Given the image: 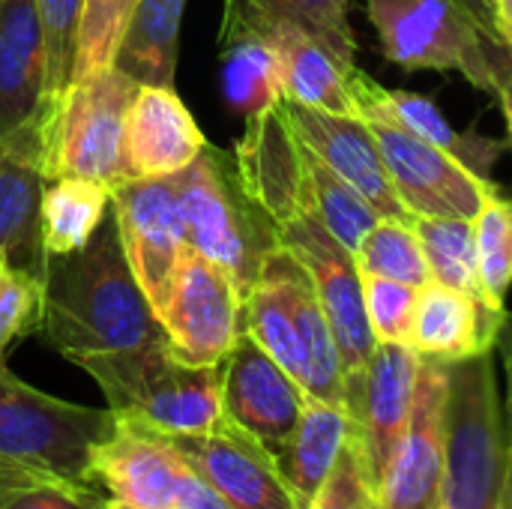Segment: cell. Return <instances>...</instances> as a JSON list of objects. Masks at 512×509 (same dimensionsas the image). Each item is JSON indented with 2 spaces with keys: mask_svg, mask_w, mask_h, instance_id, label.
I'll return each mask as SVG.
<instances>
[{
  "mask_svg": "<svg viewBox=\"0 0 512 509\" xmlns=\"http://www.w3.org/2000/svg\"><path fill=\"white\" fill-rule=\"evenodd\" d=\"M42 285L39 333L69 363L168 342L126 258L114 210L84 249L45 255Z\"/></svg>",
  "mask_w": 512,
  "mask_h": 509,
  "instance_id": "obj_1",
  "label": "cell"
},
{
  "mask_svg": "<svg viewBox=\"0 0 512 509\" xmlns=\"http://www.w3.org/2000/svg\"><path fill=\"white\" fill-rule=\"evenodd\" d=\"M75 366L99 384L117 417L162 435H201L225 420L219 366H189L171 354L168 342L93 354Z\"/></svg>",
  "mask_w": 512,
  "mask_h": 509,
  "instance_id": "obj_2",
  "label": "cell"
},
{
  "mask_svg": "<svg viewBox=\"0 0 512 509\" xmlns=\"http://www.w3.org/2000/svg\"><path fill=\"white\" fill-rule=\"evenodd\" d=\"M492 354L447 363L441 509H512L504 402Z\"/></svg>",
  "mask_w": 512,
  "mask_h": 509,
  "instance_id": "obj_3",
  "label": "cell"
},
{
  "mask_svg": "<svg viewBox=\"0 0 512 509\" xmlns=\"http://www.w3.org/2000/svg\"><path fill=\"white\" fill-rule=\"evenodd\" d=\"M138 81L117 66L72 81L39 117V159L45 180L87 177L117 189L132 177L126 159V117Z\"/></svg>",
  "mask_w": 512,
  "mask_h": 509,
  "instance_id": "obj_4",
  "label": "cell"
},
{
  "mask_svg": "<svg viewBox=\"0 0 512 509\" xmlns=\"http://www.w3.org/2000/svg\"><path fill=\"white\" fill-rule=\"evenodd\" d=\"M174 177L189 246L216 261L246 297L279 246L273 219L246 195L234 159L210 144Z\"/></svg>",
  "mask_w": 512,
  "mask_h": 509,
  "instance_id": "obj_5",
  "label": "cell"
},
{
  "mask_svg": "<svg viewBox=\"0 0 512 509\" xmlns=\"http://www.w3.org/2000/svg\"><path fill=\"white\" fill-rule=\"evenodd\" d=\"M111 426V408H84L54 399L24 384L0 360V465L96 486L90 453Z\"/></svg>",
  "mask_w": 512,
  "mask_h": 509,
  "instance_id": "obj_6",
  "label": "cell"
},
{
  "mask_svg": "<svg viewBox=\"0 0 512 509\" xmlns=\"http://www.w3.org/2000/svg\"><path fill=\"white\" fill-rule=\"evenodd\" d=\"M381 54L405 72H459L477 90L498 84V48L459 0H366Z\"/></svg>",
  "mask_w": 512,
  "mask_h": 509,
  "instance_id": "obj_7",
  "label": "cell"
},
{
  "mask_svg": "<svg viewBox=\"0 0 512 509\" xmlns=\"http://www.w3.org/2000/svg\"><path fill=\"white\" fill-rule=\"evenodd\" d=\"M279 246H285L303 264L315 285L321 309L339 342L348 390V384L363 378L378 348V339L366 315L363 273L357 267V258L318 222L315 213H306L279 228Z\"/></svg>",
  "mask_w": 512,
  "mask_h": 509,
  "instance_id": "obj_8",
  "label": "cell"
},
{
  "mask_svg": "<svg viewBox=\"0 0 512 509\" xmlns=\"http://www.w3.org/2000/svg\"><path fill=\"white\" fill-rule=\"evenodd\" d=\"M156 318L177 360L219 366L243 333V294L216 261L189 246Z\"/></svg>",
  "mask_w": 512,
  "mask_h": 509,
  "instance_id": "obj_9",
  "label": "cell"
},
{
  "mask_svg": "<svg viewBox=\"0 0 512 509\" xmlns=\"http://www.w3.org/2000/svg\"><path fill=\"white\" fill-rule=\"evenodd\" d=\"M360 117L372 126L381 156L387 162L390 180L402 204L411 210V216L477 219L486 198L498 192L492 180L480 177L447 150L417 138L396 120L375 114V111L360 114Z\"/></svg>",
  "mask_w": 512,
  "mask_h": 509,
  "instance_id": "obj_10",
  "label": "cell"
},
{
  "mask_svg": "<svg viewBox=\"0 0 512 509\" xmlns=\"http://www.w3.org/2000/svg\"><path fill=\"white\" fill-rule=\"evenodd\" d=\"M111 210L126 258L153 312L165 306L189 252L177 177H135L111 189Z\"/></svg>",
  "mask_w": 512,
  "mask_h": 509,
  "instance_id": "obj_11",
  "label": "cell"
},
{
  "mask_svg": "<svg viewBox=\"0 0 512 509\" xmlns=\"http://www.w3.org/2000/svg\"><path fill=\"white\" fill-rule=\"evenodd\" d=\"M234 165L246 195L273 219L276 231L312 213V180L306 144L297 135L285 99L246 117Z\"/></svg>",
  "mask_w": 512,
  "mask_h": 509,
  "instance_id": "obj_12",
  "label": "cell"
},
{
  "mask_svg": "<svg viewBox=\"0 0 512 509\" xmlns=\"http://www.w3.org/2000/svg\"><path fill=\"white\" fill-rule=\"evenodd\" d=\"M114 414V411H111ZM192 465L168 435L114 414L111 432L90 453V474L108 501L147 509H177Z\"/></svg>",
  "mask_w": 512,
  "mask_h": 509,
  "instance_id": "obj_13",
  "label": "cell"
},
{
  "mask_svg": "<svg viewBox=\"0 0 512 509\" xmlns=\"http://www.w3.org/2000/svg\"><path fill=\"white\" fill-rule=\"evenodd\" d=\"M225 420L276 453L306 408V390L249 333L219 363Z\"/></svg>",
  "mask_w": 512,
  "mask_h": 509,
  "instance_id": "obj_14",
  "label": "cell"
},
{
  "mask_svg": "<svg viewBox=\"0 0 512 509\" xmlns=\"http://www.w3.org/2000/svg\"><path fill=\"white\" fill-rule=\"evenodd\" d=\"M447 363L426 360L408 432L381 477L384 509H441L447 462Z\"/></svg>",
  "mask_w": 512,
  "mask_h": 509,
  "instance_id": "obj_15",
  "label": "cell"
},
{
  "mask_svg": "<svg viewBox=\"0 0 512 509\" xmlns=\"http://www.w3.org/2000/svg\"><path fill=\"white\" fill-rule=\"evenodd\" d=\"M180 456L234 509H300L273 453L222 420L201 435H168Z\"/></svg>",
  "mask_w": 512,
  "mask_h": 509,
  "instance_id": "obj_16",
  "label": "cell"
},
{
  "mask_svg": "<svg viewBox=\"0 0 512 509\" xmlns=\"http://www.w3.org/2000/svg\"><path fill=\"white\" fill-rule=\"evenodd\" d=\"M420 372L423 357L411 345H378L363 378L345 390V408L360 426L378 486L408 432Z\"/></svg>",
  "mask_w": 512,
  "mask_h": 509,
  "instance_id": "obj_17",
  "label": "cell"
},
{
  "mask_svg": "<svg viewBox=\"0 0 512 509\" xmlns=\"http://www.w3.org/2000/svg\"><path fill=\"white\" fill-rule=\"evenodd\" d=\"M288 105V117L303 138V144L342 180H348L384 219L414 222L411 210L402 204L387 162L381 156L378 138L363 117L351 114H330L318 108H303L294 102Z\"/></svg>",
  "mask_w": 512,
  "mask_h": 509,
  "instance_id": "obj_18",
  "label": "cell"
},
{
  "mask_svg": "<svg viewBox=\"0 0 512 509\" xmlns=\"http://www.w3.org/2000/svg\"><path fill=\"white\" fill-rule=\"evenodd\" d=\"M48 54L36 0H0V141L39 126Z\"/></svg>",
  "mask_w": 512,
  "mask_h": 509,
  "instance_id": "obj_19",
  "label": "cell"
},
{
  "mask_svg": "<svg viewBox=\"0 0 512 509\" xmlns=\"http://www.w3.org/2000/svg\"><path fill=\"white\" fill-rule=\"evenodd\" d=\"M507 318V306L477 300L465 291H456L432 279L420 288L408 345L420 357L438 363L471 360L480 354H492L498 348Z\"/></svg>",
  "mask_w": 512,
  "mask_h": 509,
  "instance_id": "obj_20",
  "label": "cell"
},
{
  "mask_svg": "<svg viewBox=\"0 0 512 509\" xmlns=\"http://www.w3.org/2000/svg\"><path fill=\"white\" fill-rule=\"evenodd\" d=\"M207 138L174 87L141 84L126 117V159L132 177H174L189 168Z\"/></svg>",
  "mask_w": 512,
  "mask_h": 509,
  "instance_id": "obj_21",
  "label": "cell"
},
{
  "mask_svg": "<svg viewBox=\"0 0 512 509\" xmlns=\"http://www.w3.org/2000/svg\"><path fill=\"white\" fill-rule=\"evenodd\" d=\"M39 129L0 141V255L42 276V192Z\"/></svg>",
  "mask_w": 512,
  "mask_h": 509,
  "instance_id": "obj_22",
  "label": "cell"
},
{
  "mask_svg": "<svg viewBox=\"0 0 512 509\" xmlns=\"http://www.w3.org/2000/svg\"><path fill=\"white\" fill-rule=\"evenodd\" d=\"M351 84H354V96H357L360 114L375 111V114H384V117L396 120L399 126H405L417 138L447 150L450 156H456L459 162H465L471 171H477L486 180H489V171L498 165V159L510 150L507 141L483 138L477 129L459 132L447 120V114L432 99H426L420 93L381 87L378 81H372L360 69L351 72Z\"/></svg>",
  "mask_w": 512,
  "mask_h": 509,
  "instance_id": "obj_23",
  "label": "cell"
},
{
  "mask_svg": "<svg viewBox=\"0 0 512 509\" xmlns=\"http://www.w3.org/2000/svg\"><path fill=\"white\" fill-rule=\"evenodd\" d=\"M360 432L348 408L321 399H306L303 417L288 435V441L273 453L276 468L288 489L294 492L300 509L312 507L321 486L333 474L342 450Z\"/></svg>",
  "mask_w": 512,
  "mask_h": 509,
  "instance_id": "obj_24",
  "label": "cell"
},
{
  "mask_svg": "<svg viewBox=\"0 0 512 509\" xmlns=\"http://www.w3.org/2000/svg\"><path fill=\"white\" fill-rule=\"evenodd\" d=\"M270 39L276 42L282 63L285 102L360 117V105L351 84V72L357 69V63H345L333 48L297 27L273 30Z\"/></svg>",
  "mask_w": 512,
  "mask_h": 509,
  "instance_id": "obj_25",
  "label": "cell"
},
{
  "mask_svg": "<svg viewBox=\"0 0 512 509\" xmlns=\"http://www.w3.org/2000/svg\"><path fill=\"white\" fill-rule=\"evenodd\" d=\"M351 0H225L222 39L240 33H264L282 27H297L327 48H333L345 63H354L357 36L351 27Z\"/></svg>",
  "mask_w": 512,
  "mask_h": 509,
  "instance_id": "obj_26",
  "label": "cell"
},
{
  "mask_svg": "<svg viewBox=\"0 0 512 509\" xmlns=\"http://www.w3.org/2000/svg\"><path fill=\"white\" fill-rule=\"evenodd\" d=\"M183 12L186 0H138L114 66L138 84L174 87Z\"/></svg>",
  "mask_w": 512,
  "mask_h": 509,
  "instance_id": "obj_27",
  "label": "cell"
},
{
  "mask_svg": "<svg viewBox=\"0 0 512 509\" xmlns=\"http://www.w3.org/2000/svg\"><path fill=\"white\" fill-rule=\"evenodd\" d=\"M111 213V189L87 177L48 180L42 192V249L69 255L90 243Z\"/></svg>",
  "mask_w": 512,
  "mask_h": 509,
  "instance_id": "obj_28",
  "label": "cell"
},
{
  "mask_svg": "<svg viewBox=\"0 0 512 509\" xmlns=\"http://www.w3.org/2000/svg\"><path fill=\"white\" fill-rule=\"evenodd\" d=\"M222 93L225 102L243 117H252L285 99L282 63L270 36L240 33L222 39Z\"/></svg>",
  "mask_w": 512,
  "mask_h": 509,
  "instance_id": "obj_29",
  "label": "cell"
},
{
  "mask_svg": "<svg viewBox=\"0 0 512 509\" xmlns=\"http://www.w3.org/2000/svg\"><path fill=\"white\" fill-rule=\"evenodd\" d=\"M414 231L423 243L432 279L465 291L477 300H486L480 279V255H477V231L474 219L462 216H414Z\"/></svg>",
  "mask_w": 512,
  "mask_h": 509,
  "instance_id": "obj_30",
  "label": "cell"
},
{
  "mask_svg": "<svg viewBox=\"0 0 512 509\" xmlns=\"http://www.w3.org/2000/svg\"><path fill=\"white\" fill-rule=\"evenodd\" d=\"M309 180H312V213L318 222L351 252H357L360 240L384 219L348 180H342L333 168H327L309 147Z\"/></svg>",
  "mask_w": 512,
  "mask_h": 509,
  "instance_id": "obj_31",
  "label": "cell"
},
{
  "mask_svg": "<svg viewBox=\"0 0 512 509\" xmlns=\"http://www.w3.org/2000/svg\"><path fill=\"white\" fill-rule=\"evenodd\" d=\"M363 276H384L414 288L432 282V270L423 252V243L414 231V222L381 219L354 252Z\"/></svg>",
  "mask_w": 512,
  "mask_h": 509,
  "instance_id": "obj_32",
  "label": "cell"
},
{
  "mask_svg": "<svg viewBox=\"0 0 512 509\" xmlns=\"http://www.w3.org/2000/svg\"><path fill=\"white\" fill-rule=\"evenodd\" d=\"M138 0H84L78 18V45L72 81L93 78L114 66L129 33Z\"/></svg>",
  "mask_w": 512,
  "mask_h": 509,
  "instance_id": "obj_33",
  "label": "cell"
},
{
  "mask_svg": "<svg viewBox=\"0 0 512 509\" xmlns=\"http://www.w3.org/2000/svg\"><path fill=\"white\" fill-rule=\"evenodd\" d=\"M105 504L108 495L96 486L0 465V509H105Z\"/></svg>",
  "mask_w": 512,
  "mask_h": 509,
  "instance_id": "obj_34",
  "label": "cell"
},
{
  "mask_svg": "<svg viewBox=\"0 0 512 509\" xmlns=\"http://www.w3.org/2000/svg\"><path fill=\"white\" fill-rule=\"evenodd\" d=\"M474 231L483 291L495 306H507L512 288V198H504L501 189L492 192L474 219Z\"/></svg>",
  "mask_w": 512,
  "mask_h": 509,
  "instance_id": "obj_35",
  "label": "cell"
},
{
  "mask_svg": "<svg viewBox=\"0 0 512 509\" xmlns=\"http://www.w3.org/2000/svg\"><path fill=\"white\" fill-rule=\"evenodd\" d=\"M45 309L42 276L0 255V360L30 333H39Z\"/></svg>",
  "mask_w": 512,
  "mask_h": 509,
  "instance_id": "obj_36",
  "label": "cell"
},
{
  "mask_svg": "<svg viewBox=\"0 0 512 509\" xmlns=\"http://www.w3.org/2000/svg\"><path fill=\"white\" fill-rule=\"evenodd\" d=\"M36 6L45 30V54H48V81H45V108H48L72 84L78 18L84 0H36Z\"/></svg>",
  "mask_w": 512,
  "mask_h": 509,
  "instance_id": "obj_37",
  "label": "cell"
},
{
  "mask_svg": "<svg viewBox=\"0 0 512 509\" xmlns=\"http://www.w3.org/2000/svg\"><path fill=\"white\" fill-rule=\"evenodd\" d=\"M309 509H384L378 477L372 471L360 432L342 450L333 474L327 477Z\"/></svg>",
  "mask_w": 512,
  "mask_h": 509,
  "instance_id": "obj_38",
  "label": "cell"
},
{
  "mask_svg": "<svg viewBox=\"0 0 512 509\" xmlns=\"http://www.w3.org/2000/svg\"><path fill=\"white\" fill-rule=\"evenodd\" d=\"M363 294L378 345H408L420 288L384 276H363Z\"/></svg>",
  "mask_w": 512,
  "mask_h": 509,
  "instance_id": "obj_39",
  "label": "cell"
},
{
  "mask_svg": "<svg viewBox=\"0 0 512 509\" xmlns=\"http://www.w3.org/2000/svg\"><path fill=\"white\" fill-rule=\"evenodd\" d=\"M177 509H234L195 468L189 471L183 492H180V504Z\"/></svg>",
  "mask_w": 512,
  "mask_h": 509,
  "instance_id": "obj_40",
  "label": "cell"
},
{
  "mask_svg": "<svg viewBox=\"0 0 512 509\" xmlns=\"http://www.w3.org/2000/svg\"><path fill=\"white\" fill-rule=\"evenodd\" d=\"M501 351V366H504V378H507V396H504V429H507V453H510V480H512V315L507 318L498 348Z\"/></svg>",
  "mask_w": 512,
  "mask_h": 509,
  "instance_id": "obj_41",
  "label": "cell"
},
{
  "mask_svg": "<svg viewBox=\"0 0 512 509\" xmlns=\"http://www.w3.org/2000/svg\"><path fill=\"white\" fill-rule=\"evenodd\" d=\"M495 93H498V102H501V111H504V120H507V144L512 150V54L504 51L501 60H498V84H495Z\"/></svg>",
  "mask_w": 512,
  "mask_h": 509,
  "instance_id": "obj_42",
  "label": "cell"
},
{
  "mask_svg": "<svg viewBox=\"0 0 512 509\" xmlns=\"http://www.w3.org/2000/svg\"><path fill=\"white\" fill-rule=\"evenodd\" d=\"M489 3H492V21H495L498 42L512 54V0H489Z\"/></svg>",
  "mask_w": 512,
  "mask_h": 509,
  "instance_id": "obj_43",
  "label": "cell"
},
{
  "mask_svg": "<svg viewBox=\"0 0 512 509\" xmlns=\"http://www.w3.org/2000/svg\"><path fill=\"white\" fill-rule=\"evenodd\" d=\"M474 18H477V24L486 30V36L501 48V42H498V33H495V21H492V3L489 0H459Z\"/></svg>",
  "mask_w": 512,
  "mask_h": 509,
  "instance_id": "obj_44",
  "label": "cell"
},
{
  "mask_svg": "<svg viewBox=\"0 0 512 509\" xmlns=\"http://www.w3.org/2000/svg\"><path fill=\"white\" fill-rule=\"evenodd\" d=\"M105 509H147V507H132V504H120V501H108Z\"/></svg>",
  "mask_w": 512,
  "mask_h": 509,
  "instance_id": "obj_45",
  "label": "cell"
}]
</instances>
